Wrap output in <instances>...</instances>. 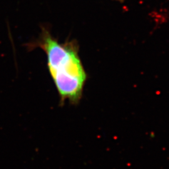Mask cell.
Segmentation results:
<instances>
[{"label": "cell", "mask_w": 169, "mask_h": 169, "mask_svg": "<svg viewBox=\"0 0 169 169\" xmlns=\"http://www.w3.org/2000/svg\"><path fill=\"white\" fill-rule=\"evenodd\" d=\"M42 48L46 54L48 69L60 105L66 101L77 103L82 97L86 75L77 51L49 36L44 39Z\"/></svg>", "instance_id": "6da1fadb"}]
</instances>
